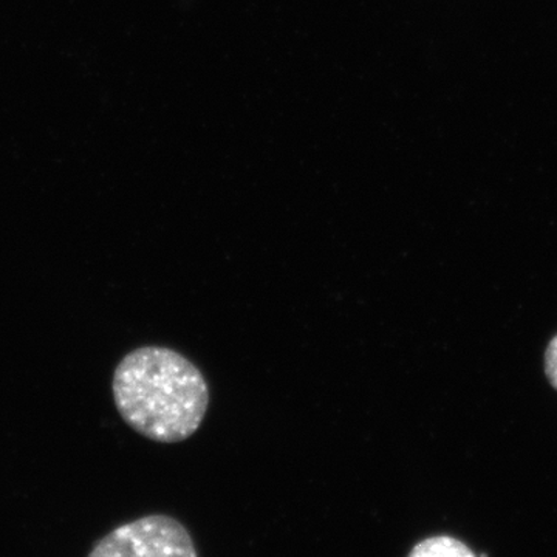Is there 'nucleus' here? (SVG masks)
<instances>
[{"label":"nucleus","mask_w":557,"mask_h":557,"mask_svg":"<svg viewBox=\"0 0 557 557\" xmlns=\"http://www.w3.org/2000/svg\"><path fill=\"white\" fill-rule=\"evenodd\" d=\"M112 391L126 424L157 443L193 437L208 412L203 373L168 347H139L126 355L113 375Z\"/></svg>","instance_id":"obj_1"},{"label":"nucleus","mask_w":557,"mask_h":557,"mask_svg":"<svg viewBox=\"0 0 557 557\" xmlns=\"http://www.w3.org/2000/svg\"><path fill=\"white\" fill-rule=\"evenodd\" d=\"M87 557H199L193 536L171 516L152 515L110 531Z\"/></svg>","instance_id":"obj_2"},{"label":"nucleus","mask_w":557,"mask_h":557,"mask_svg":"<svg viewBox=\"0 0 557 557\" xmlns=\"http://www.w3.org/2000/svg\"><path fill=\"white\" fill-rule=\"evenodd\" d=\"M408 557H478L463 542L450 536H434L418 542Z\"/></svg>","instance_id":"obj_3"},{"label":"nucleus","mask_w":557,"mask_h":557,"mask_svg":"<svg viewBox=\"0 0 557 557\" xmlns=\"http://www.w3.org/2000/svg\"><path fill=\"white\" fill-rule=\"evenodd\" d=\"M545 375L557 391V335L549 341L544 355Z\"/></svg>","instance_id":"obj_4"}]
</instances>
